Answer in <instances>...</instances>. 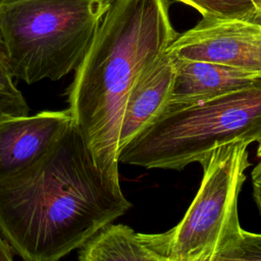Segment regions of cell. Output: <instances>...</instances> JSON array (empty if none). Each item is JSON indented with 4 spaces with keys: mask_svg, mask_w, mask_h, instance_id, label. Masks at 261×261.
<instances>
[{
    "mask_svg": "<svg viewBox=\"0 0 261 261\" xmlns=\"http://www.w3.org/2000/svg\"><path fill=\"white\" fill-rule=\"evenodd\" d=\"M129 208L72 123L40 159L0 179V236L23 261H59Z\"/></svg>",
    "mask_w": 261,
    "mask_h": 261,
    "instance_id": "obj_1",
    "label": "cell"
},
{
    "mask_svg": "<svg viewBox=\"0 0 261 261\" xmlns=\"http://www.w3.org/2000/svg\"><path fill=\"white\" fill-rule=\"evenodd\" d=\"M177 34L166 0H112L66 90L71 123L95 164L119 180V134L140 77Z\"/></svg>",
    "mask_w": 261,
    "mask_h": 261,
    "instance_id": "obj_2",
    "label": "cell"
},
{
    "mask_svg": "<svg viewBox=\"0 0 261 261\" xmlns=\"http://www.w3.org/2000/svg\"><path fill=\"white\" fill-rule=\"evenodd\" d=\"M261 142V83L200 101L166 105L118 156L119 163L180 170L218 148Z\"/></svg>",
    "mask_w": 261,
    "mask_h": 261,
    "instance_id": "obj_3",
    "label": "cell"
},
{
    "mask_svg": "<svg viewBox=\"0 0 261 261\" xmlns=\"http://www.w3.org/2000/svg\"><path fill=\"white\" fill-rule=\"evenodd\" d=\"M112 0H0V38L14 79L32 85L75 70Z\"/></svg>",
    "mask_w": 261,
    "mask_h": 261,
    "instance_id": "obj_4",
    "label": "cell"
},
{
    "mask_svg": "<svg viewBox=\"0 0 261 261\" xmlns=\"http://www.w3.org/2000/svg\"><path fill=\"white\" fill-rule=\"evenodd\" d=\"M247 144L216 149L202 165L203 177L187 212L164 232H139L164 261H209L233 246L242 230L238 201L250 166Z\"/></svg>",
    "mask_w": 261,
    "mask_h": 261,
    "instance_id": "obj_5",
    "label": "cell"
},
{
    "mask_svg": "<svg viewBox=\"0 0 261 261\" xmlns=\"http://www.w3.org/2000/svg\"><path fill=\"white\" fill-rule=\"evenodd\" d=\"M166 53L261 73V24L245 18H202L177 35Z\"/></svg>",
    "mask_w": 261,
    "mask_h": 261,
    "instance_id": "obj_6",
    "label": "cell"
},
{
    "mask_svg": "<svg viewBox=\"0 0 261 261\" xmlns=\"http://www.w3.org/2000/svg\"><path fill=\"white\" fill-rule=\"evenodd\" d=\"M70 124L68 109L44 110L0 122V179L40 159Z\"/></svg>",
    "mask_w": 261,
    "mask_h": 261,
    "instance_id": "obj_7",
    "label": "cell"
},
{
    "mask_svg": "<svg viewBox=\"0 0 261 261\" xmlns=\"http://www.w3.org/2000/svg\"><path fill=\"white\" fill-rule=\"evenodd\" d=\"M174 60L175 77L167 105L192 103L261 83V73L212 62Z\"/></svg>",
    "mask_w": 261,
    "mask_h": 261,
    "instance_id": "obj_8",
    "label": "cell"
},
{
    "mask_svg": "<svg viewBox=\"0 0 261 261\" xmlns=\"http://www.w3.org/2000/svg\"><path fill=\"white\" fill-rule=\"evenodd\" d=\"M174 77L175 60L166 52L140 77L124 109L119 152L165 108L172 93Z\"/></svg>",
    "mask_w": 261,
    "mask_h": 261,
    "instance_id": "obj_9",
    "label": "cell"
},
{
    "mask_svg": "<svg viewBox=\"0 0 261 261\" xmlns=\"http://www.w3.org/2000/svg\"><path fill=\"white\" fill-rule=\"evenodd\" d=\"M80 261H164L142 241L140 233L124 224H109L88 241Z\"/></svg>",
    "mask_w": 261,
    "mask_h": 261,
    "instance_id": "obj_10",
    "label": "cell"
},
{
    "mask_svg": "<svg viewBox=\"0 0 261 261\" xmlns=\"http://www.w3.org/2000/svg\"><path fill=\"white\" fill-rule=\"evenodd\" d=\"M198 11L202 18L251 19L261 10V0H174Z\"/></svg>",
    "mask_w": 261,
    "mask_h": 261,
    "instance_id": "obj_11",
    "label": "cell"
},
{
    "mask_svg": "<svg viewBox=\"0 0 261 261\" xmlns=\"http://www.w3.org/2000/svg\"><path fill=\"white\" fill-rule=\"evenodd\" d=\"M218 257L261 261V233L247 231L242 228L233 246Z\"/></svg>",
    "mask_w": 261,
    "mask_h": 261,
    "instance_id": "obj_12",
    "label": "cell"
},
{
    "mask_svg": "<svg viewBox=\"0 0 261 261\" xmlns=\"http://www.w3.org/2000/svg\"><path fill=\"white\" fill-rule=\"evenodd\" d=\"M29 110V105L22 93L0 92V122L11 117L28 115Z\"/></svg>",
    "mask_w": 261,
    "mask_h": 261,
    "instance_id": "obj_13",
    "label": "cell"
},
{
    "mask_svg": "<svg viewBox=\"0 0 261 261\" xmlns=\"http://www.w3.org/2000/svg\"><path fill=\"white\" fill-rule=\"evenodd\" d=\"M0 92L10 93V94H19L21 93L15 83L14 77L11 74L4 45L0 38Z\"/></svg>",
    "mask_w": 261,
    "mask_h": 261,
    "instance_id": "obj_14",
    "label": "cell"
},
{
    "mask_svg": "<svg viewBox=\"0 0 261 261\" xmlns=\"http://www.w3.org/2000/svg\"><path fill=\"white\" fill-rule=\"evenodd\" d=\"M251 177L253 187V198L261 216V159L253 168L251 172Z\"/></svg>",
    "mask_w": 261,
    "mask_h": 261,
    "instance_id": "obj_15",
    "label": "cell"
},
{
    "mask_svg": "<svg viewBox=\"0 0 261 261\" xmlns=\"http://www.w3.org/2000/svg\"><path fill=\"white\" fill-rule=\"evenodd\" d=\"M0 261H13V250L0 236Z\"/></svg>",
    "mask_w": 261,
    "mask_h": 261,
    "instance_id": "obj_16",
    "label": "cell"
},
{
    "mask_svg": "<svg viewBox=\"0 0 261 261\" xmlns=\"http://www.w3.org/2000/svg\"><path fill=\"white\" fill-rule=\"evenodd\" d=\"M209 261H253V260H247L242 258H227V257H215Z\"/></svg>",
    "mask_w": 261,
    "mask_h": 261,
    "instance_id": "obj_17",
    "label": "cell"
},
{
    "mask_svg": "<svg viewBox=\"0 0 261 261\" xmlns=\"http://www.w3.org/2000/svg\"><path fill=\"white\" fill-rule=\"evenodd\" d=\"M258 148H257V156L261 159V142L258 143Z\"/></svg>",
    "mask_w": 261,
    "mask_h": 261,
    "instance_id": "obj_18",
    "label": "cell"
}]
</instances>
